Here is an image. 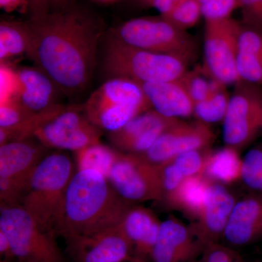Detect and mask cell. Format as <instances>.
<instances>
[{
	"instance_id": "obj_18",
	"label": "cell",
	"mask_w": 262,
	"mask_h": 262,
	"mask_svg": "<svg viewBox=\"0 0 262 262\" xmlns=\"http://www.w3.org/2000/svg\"><path fill=\"white\" fill-rule=\"evenodd\" d=\"M229 247H244L262 239V192L236 202L223 235Z\"/></svg>"
},
{
	"instance_id": "obj_36",
	"label": "cell",
	"mask_w": 262,
	"mask_h": 262,
	"mask_svg": "<svg viewBox=\"0 0 262 262\" xmlns=\"http://www.w3.org/2000/svg\"><path fill=\"white\" fill-rule=\"evenodd\" d=\"M247 27L262 32V0H239Z\"/></svg>"
},
{
	"instance_id": "obj_34",
	"label": "cell",
	"mask_w": 262,
	"mask_h": 262,
	"mask_svg": "<svg viewBox=\"0 0 262 262\" xmlns=\"http://www.w3.org/2000/svg\"><path fill=\"white\" fill-rule=\"evenodd\" d=\"M160 169L163 190L161 202H163L170 193L173 192L179 187V184L185 178L171 160L160 165Z\"/></svg>"
},
{
	"instance_id": "obj_21",
	"label": "cell",
	"mask_w": 262,
	"mask_h": 262,
	"mask_svg": "<svg viewBox=\"0 0 262 262\" xmlns=\"http://www.w3.org/2000/svg\"><path fill=\"white\" fill-rule=\"evenodd\" d=\"M161 222L152 211L134 205L120 227L134 248V256L146 259L151 256L159 234Z\"/></svg>"
},
{
	"instance_id": "obj_26",
	"label": "cell",
	"mask_w": 262,
	"mask_h": 262,
	"mask_svg": "<svg viewBox=\"0 0 262 262\" xmlns=\"http://www.w3.org/2000/svg\"><path fill=\"white\" fill-rule=\"evenodd\" d=\"M75 153L77 170H96L107 179L119 155L118 151L101 142L86 146Z\"/></svg>"
},
{
	"instance_id": "obj_41",
	"label": "cell",
	"mask_w": 262,
	"mask_h": 262,
	"mask_svg": "<svg viewBox=\"0 0 262 262\" xmlns=\"http://www.w3.org/2000/svg\"><path fill=\"white\" fill-rule=\"evenodd\" d=\"M131 262H146V259H144V258H141L138 257V256H133L132 260H131Z\"/></svg>"
},
{
	"instance_id": "obj_6",
	"label": "cell",
	"mask_w": 262,
	"mask_h": 262,
	"mask_svg": "<svg viewBox=\"0 0 262 262\" xmlns=\"http://www.w3.org/2000/svg\"><path fill=\"white\" fill-rule=\"evenodd\" d=\"M110 38L130 47L172 55L188 61L196 53L194 39L162 16L127 20L112 31Z\"/></svg>"
},
{
	"instance_id": "obj_27",
	"label": "cell",
	"mask_w": 262,
	"mask_h": 262,
	"mask_svg": "<svg viewBox=\"0 0 262 262\" xmlns=\"http://www.w3.org/2000/svg\"><path fill=\"white\" fill-rule=\"evenodd\" d=\"M229 102L228 95L222 89L205 101L195 103L193 114L199 121L205 123L217 122L225 119Z\"/></svg>"
},
{
	"instance_id": "obj_44",
	"label": "cell",
	"mask_w": 262,
	"mask_h": 262,
	"mask_svg": "<svg viewBox=\"0 0 262 262\" xmlns=\"http://www.w3.org/2000/svg\"><path fill=\"white\" fill-rule=\"evenodd\" d=\"M143 1H144V3H146V4H148V3H149V0H143Z\"/></svg>"
},
{
	"instance_id": "obj_7",
	"label": "cell",
	"mask_w": 262,
	"mask_h": 262,
	"mask_svg": "<svg viewBox=\"0 0 262 262\" xmlns=\"http://www.w3.org/2000/svg\"><path fill=\"white\" fill-rule=\"evenodd\" d=\"M0 232L18 262H65L56 236L42 230L20 205H1Z\"/></svg>"
},
{
	"instance_id": "obj_16",
	"label": "cell",
	"mask_w": 262,
	"mask_h": 262,
	"mask_svg": "<svg viewBox=\"0 0 262 262\" xmlns=\"http://www.w3.org/2000/svg\"><path fill=\"white\" fill-rule=\"evenodd\" d=\"M178 120L164 117L155 110H148L134 117L120 130L110 133V141L123 153L144 154Z\"/></svg>"
},
{
	"instance_id": "obj_5",
	"label": "cell",
	"mask_w": 262,
	"mask_h": 262,
	"mask_svg": "<svg viewBox=\"0 0 262 262\" xmlns=\"http://www.w3.org/2000/svg\"><path fill=\"white\" fill-rule=\"evenodd\" d=\"M151 108L140 84L122 77L106 81L91 95L83 106L90 121L110 134L120 130Z\"/></svg>"
},
{
	"instance_id": "obj_32",
	"label": "cell",
	"mask_w": 262,
	"mask_h": 262,
	"mask_svg": "<svg viewBox=\"0 0 262 262\" xmlns=\"http://www.w3.org/2000/svg\"><path fill=\"white\" fill-rule=\"evenodd\" d=\"M202 15L206 20L230 18L232 12L239 8V0H199Z\"/></svg>"
},
{
	"instance_id": "obj_42",
	"label": "cell",
	"mask_w": 262,
	"mask_h": 262,
	"mask_svg": "<svg viewBox=\"0 0 262 262\" xmlns=\"http://www.w3.org/2000/svg\"><path fill=\"white\" fill-rule=\"evenodd\" d=\"M234 262H246V261H244V259H243V258H242L239 257V258H238V259L236 260V261H234Z\"/></svg>"
},
{
	"instance_id": "obj_13",
	"label": "cell",
	"mask_w": 262,
	"mask_h": 262,
	"mask_svg": "<svg viewBox=\"0 0 262 262\" xmlns=\"http://www.w3.org/2000/svg\"><path fill=\"white\" fill-rule=\"evenodd\" d=\"M64 239L67 252L75 262H124L134 256L132 245L120 225Z\"/></svg>"
},
{
	"instance_id": "obj_22",
	"label": "cell",
	"mask_w": 262,
	"mask_h": 262,
	"mask_svg": "<svg viewBox=\"0 0 262 262\" xmlns=\"http://www.w3.org/2000/svg\"><path fill=\"white\" fill-rule=\"evenodd\" d=\"M211 184L203 174L187 177L162 203L169 208L182 212L191 220H198Z\"/></svg>"
},
{
	"instance_id": "obj_39",
	"label": "cell",
	"mask_w": 262,
	"mask_h": 262,
	"mask_svg": "<svg viewBox=\"0 0 262 262\" xmlns=\"http://www.w3.org/2000/svg\"><path fill=\"white\" fill-rule=\"evenodd\" d=\"M0 256L1 262H11L15 259L9 241L2 232H0Z\"/></svg>"
},
{
	"instance_id": "obj_33",
	"label": "cell",
	"mask_w": 262,
	"mask_h": 262,
	"mask_svg": "<svg viewBox=\"0 0 262 262\" xmlns=\"http://www.w3.org/2000/svg\"><path fill=\"white\" fill-rule=\"evenodd\" d=\"M18 90L16 70L1 63L0 67V103L15 100Z\"/></svg>"
},
{
	"instance_id": "obj_35",
	"label": "cell",
	"mask_w": 262,
	"mask_h": 262,
	"mask_svg": "<svg viewBox=\"0 0 262 262\" xmlns=\"http://www.w3.org/2000/svg\"><path fill=\"white\" fill-rule=\"evenodd\" d=\"M239 257L232 248L216 244L207 246L200 258L194 262H234Z\"/></svg>"
},
{
	"instance_id": "obj_31",
	"label": "cell",
	"mask_w": 262,
	"mask_h": 262,
	"mask_svg": "<svg viewBox=\"0 0 262 262\" xmlns=\"http://www.w3.org/2000/svg\"><path fill=\"white\" fill-rule=\"evenodd\" d=\"M206 149H195L186 151L174 158L171 161L184 176V178L201 175L205 167L210 151Z\"/></svg>"
},
{
	"instance_id": "obj_19",
	"label": "cell",
	"mask_w": 262,
	"mask_h": 262,
	"mask_svg": "<svg viewBox=\"0 0 262 262\" xmlns=\"http://www.w3.org/2000/svg\"><path fill=\"white\" fill-rule=\"evenodd\" d=\"M18 90L15 100L31 113L37 114L49 110L56 103L54 82L39 68L22 67L16 70Z\"/></svg>"
},
{
	"instance_id": "obj_12",
	"label": "cell",
	"mask_w": 262,
	"mask_h": 262,
	"mask_svg": "<svg viewBox=\"0 0 262 262\" xmlns=\"http://www.w3.org/2000/svg\"><path fill=\"white\" fill-rule=\"evenodd\" d=\"M237 84L224 119L223 139L226 145L239 150L262 130V94L245 81Z\"/></svg>"
},
{
	"instance_id": "obj_11",
	"label": "cell",
	"mask_w": 262,
	"mask_h": 262,
	"mask_svg": "<svg viewBox=\"0 0 262 262\" xmlns=\"http://www.w3.org/2000/svg\"><path fill=\"white\" fill-rule=\"evenodd\" d=\"M108 179L122 198L134 204L163 198L160 165L140 155L119 152Z\"/></svg>"
},
{
	"instance_id": "obj_2",
	"label": "cell",
	"mask_w": 262,
	"mask_h": 262,
	"mask_svg": "<svg viewBox=\"0 0 262 262\" xmlns=\"http://www.w3.org/2000/svg\"><path fill=\"white\" fill-rule=\"evenodd\" d=\"M134 203L122 198L96 170H77L69 184L56 237L90 235L121 225Z\"/></svg>"
},
{
	"instance_id": "obj_28",
	"label": "cell",
	"mask_w": 262,
	"mask_h": 262,
	"mask_svg": "<svg viewBox=\"0 0 262 262\" xmlns=\"http://www.w3.org/2000/svg\"><path fill=\"white\" fill-rule=\"evenodd\" d=\"M179 80L187 90L194 104L205 101L213 93L223 89L225 86L214 79L209 81L201 73L196 72H187Z\"/></svg>"
},
{
	"instance_id": "obj_24",
	"label": "cell",
	"mask_w": 262,
	"mask_h": 262,
	"mask_svg": "<svg viewBox=\"0 0 262 262\" xmlns=\"http://www.w3.org/2000/svg\"><path fill=\"white\" fill-rule=\"evenodd\" d=\"M243 160L238 150L227 146L208 155L204 175L211 183L228 184L242 178Z\"/></svg>"
},
{
	"instance_id": "obj_14",
	"label": "cell",
	"mask_w": 262,
	"mask_h": 262,
	"mask_svg": "<svg viewBox=\"0 0 262 262\" xmlns=\"http://www.w3.org/2000/svg\"><path fill=\"white\" fill-rule=\"evenodd\" d=\"M213 140V133L208 124L178 120L140 155L149 163L160 165L186 151L208 149Z\"/></svg>"
},
{
	"instance_id": "obj_17",
	"label": "cell",
	"mask_w": 262,
	"mask_h": 262,
	"mask_svg": "<svg viewBox=\"0 0 262 262\" xmlns=\"http://www.w3.org/2000/svg\"><path fill=\"white\" fill-rule=\"evenodd\" d=\"M204 249L190 227L170 218L161 222L150 258L152 262H194Z\"/></svg>"
},
{
	"instance_id": "obj_3",
	"label": "cell",
	"mask_w": 262,
	"mask_h": 262,
	"mask_svg": "<svg viewBox=\"0 0 262 262\" xmlns=\"http://www.w3.org/2000/svg\"><path fill=\"white\" fill-rule=\"evenodd\" d=\"M75 173L73 163L62 153L45 156L33 173L20 206L45 232L56 236L67 189Z\"/></svg>"
},
{
	"instance_id": "obj_29",
	"label": "cell",
	"mask_w": 262,
	"mask_h": 262,
	"mask_svg": "<svg viewBox=\"0 0 262 262\" xmlns=\"http://www.w3.org/2000/svg\"><path fill=\"white\" fill-rule=\"evenodd\" d=\"M241 180L251 190L262 192V143L245 155Z\"/></svg>"
},
{
	"instance_id": "obj_10",
	"label": "cell",
	"mask_w": 262,
	"mask_h": 262,
	"mask_svg": "<svg viewBox=\"0 0 262 262\" xmlns=\"http://www.w3.org/2000/svg\"><path fill=\"white\" fill-rule=\"evenodd\" d=\"M242 28L241 24L231 18L206 20V72L225 86L241 80L237 70V57Z\"/></svg>"
},
{
	"instance_id": "obj_8",
	"label": "cell",
	"mask_w": 262,
	"mask_h": 262,
	"mask_svg": "<svg viewBox=\"0 0 262 262\" xmlns=\"http://www.w3.org/2000/svg\"><path fill=\"white\" fill-rule=\"evenodd\" d=\"M101 130L84 114L83 106L57 104L45 121L34 131L33 138L46 148L77 151L100 142Z\"/></svg>"
},
{
	"instance_id": "obj_9",
	"label": "cell",
	"mask_w": 262,
	"mask_h": 262,
	"mask_svg": "<svg viewBox=\"0 0 262 262\" xmlns=\"http://www.w3.org/2000/svg\"><path fill=\"white\" fill-rule=\"evenodd\" d=\"M30 139L0 146L1 205H20L33 173L46 156V146Z\"/></svg>"
},
{
	"instance_id": "obj_43",
	"label": "cell",
	"mask_w": 262,
	"mask_h": 262,
	"mask_svg": "<svg viewBox=\"0 0 262 262\" xmlns=\"http://www.w3.org/2000/svg\"><path fill=\"white\" fill-rule=\"evenodd\" d=\"M174 2H175L176 5L177 4H179V3H180L181 2L184 1V0H173Z\"/></svg>"
},
{
	"instance_id": "obj_1",
	"label": "cell",
	"mask_w": 262,
	"mask_h": 262,
	"mask_svg": "<svg viewBox=\"0 0 262 262\" xmlns=\"http://www.w3.org/2000/svg\"><path fill=\"white\" fill-rule=\"evenodd\" d=\"M32 45L28 56L60 91H83L94 75L101 28L84 10L62 8L31 18Z\"/></svg>"
},
{
	"instance_id": "obj_38",
	"label": "cell",
	"mask_w": 262,
	"mask_h": 262,
	"mask_svg": "<svg viewBox=\"0 0 262 262\" xmlns=\"http://www.w3.org/2000/svg\"><path fill=\"white\" fill-rule=\"evenodd\" d=\"M30 0H0V7L2 9L8 13L20 10L24 11L29 8Z\"/></svg>"
},
{
	"instance_id": "obj_40",
	"label": "cell",
	"mask_w": 262,
	"mask_h": 262,
	"mask_svg": "<svg viewBox=\"0 0 262 262\" xmlns=\"http://www.w3.org/2000/svg\"><path fill=\"white\" fill-rule=\"evenodd\" d=\"M148 5L154 7L163 17L168 15L176 6L173 0H149Z\"/></svg>"
},
{
	"instance_id": "obj_15",
	"label": "cell",
	"mask_w": 262,
	"mask_h": 262,
	"mask_svg": "<svg viewBox=\"0 0 262 262\" xmlns=\"http://www.w3.org/2000/svg\"><path fill=\"white\" fill-rule=\"evenodd\" d=\"M236 202L234 196L224 184H210L201 214L190 226L193 234L205 248L220 244L221 239H223Z\"/></svg>"
},
{
	"instance_id": "obj_25",
	"label": "cell",
	"mask_w": 262,
	"mask_h": 262,
	"mask_svg": "<svg viewBox=\"0 0 262 262\" xmlns=\"http://www.w3.org/2000/svg\"><path fill=\"white\" fill-rule=\"evenodd\" d=\"M32 35L28 22L2 20L0 23V61L29 55Z\"/></svg>"
},
{
	"instance_id": "obj_20",
	"label": "cell",
	"mask_w": 262,
	"mask_h": 262,
	"mask_svg": "<svg viewBox=\"0 0 262 262\" xmlns=\"http://www.w3.org/2000/svg\"><path fill=\"white\" fill-rule=\"evenodd\" d=\"M140 85L151 107L163 116L178 119L194 113V103L180 80Z\"/></svg>"
},
{
	"instance_id": "obj_4",
	"label": "cell",
	"mask_w": 262,
	"mask_h": 262,
	"mask_svg": "<svg viewBox=\"0 0 262 262\" xmlns=\"http://www.w3.org/2000/svg\"><path fill=\"white\" fill-rule=\"evenodd\" d=\"M188 63L180 57L130 47L110 37L103 67L113 77L141 84L180 80L187 73Z\"/></svg>"
},
{
	"instance_id": "obj_23",
	"label": "cell",
	"mask_w": 262,
	"mask_h": 262,
	"mask_svg": "<svg viewBox=\"0 0 262 262\" xmlns=\"http://www.w3.org/2000/svg\"><path fill=\"white\" fill-rule=\"evenodd\" d=\"M237 70L241 80L262 85V32L243 27L239 34Z\"/></svg>"
},
{
	"instance_id": "obj_37",
	"label": "cell",
	"mask_w": 262,
	"mask_h": 262,
	"mask_svg": "<svg viewBox=\"0 0 262 262\" xmlns=\"http://www.w3.org/2000/svg\"><path fill=\"white\" fill-rule=\"evenodd\" d=\"M52 1L53 0H30L31 18H37L49 13Z\"/></svg>"
},
{
	"instance_id": "obj_30",
	"label": "cell",
	"mask_w": 262,
	"mask_h": 262,
	"mask_svg": "<svg viewBox=\"0 0 262 262\" xmlns=\"http://www.w3.org/2000/svg\"><path fill=\"white\" fill-rule=\"evenodd\" d=\"M201 15V6L199 0H184L176 5L173 10L163 18L177 28L185 31L188 28L194 27Z\"/></svg>"
}]
</instances>
